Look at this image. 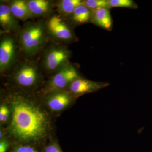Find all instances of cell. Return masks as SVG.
<instances>
[{"mask_svg":"<svg viewBox=\"0 0 152 152\" xmlns=\"http://www.w3.org/2000/svg\"><path fill=\"white\" fill-rule=\"evenodd\" d=\"M82 4L92 11L101 8H108L107 0H83Z\"/></svg>","mask_w":152,"mask_h":152,"instance_id":"cell-17","label":"cell"},{"mask_svg":"<svg viewBox=\"0 0 152 152\" xmlns=\"http://www.w3.org/2000/svg\"><path fill=\"white\" fill-rule=\"evenodd\" d=\"M3 137V133L2 132H1H1H0V137L1 138Z\"/></svg>","mask_w":152,"mask_h":152,"instance_id":"cell-22","label":"cell"},{"mask_svg":"<svg viewBox=\"0 0 152 152\" xmlns=\"http://www.w3.org/2000/svg\"><path fill=\"white\" fill-rule=\"evenodd\" d=\"M108 7H126L136 9L137 5L132 0H107Z\"/></svg>","mask_w":152,"mask_h":152,"instance_id":"cell-16","label":"cell"},{"mask_svg":"<svg viewBox=\"0 0 152 152\" xmlns=\"http://www.w3.org/2000/svg\"><path fill=\"white\" fill-rule=\"evenodd\" d=\"M10 111L8 107L6 105L1 106L0 107V121L1 123H4L7 121Z\"/></svg>","mask_w":152,"mask_h":152,"instance_id":"cell-18","label":"cell"},{"mask_svg":"<svg viewBox=\"0 0 152 152\" xmlns=\"http://www.w3.org/2000/svg\"><path fill=\"white\" fill-rule=\"evenodd\" d=\"M0 72L10 71L20 58L22 54L17 35L0 33Z\"/></svg>","mask_w":152,"mask_h":152,"instance_id":"cell-6","label":"cell"},{"mask_svg":"<svg viewBox=\"0 0 152 152\" xmlns=\"http://www.w3.org/2000/svg\"><path fill=\"white\" fill-rule=\"evenodd\" d=\"M9 147V143L6 140H2L0 142V152H7Z\"/></svg>","mask_w":152,"mask_h":152,"instance_id":"cell-21","label":"cell"},{"mask_svg":"<svg viewBox=\"0 0 152 152\" xmlns=\"http://www.w3.org/2000/svg\"><path fill=\"white\" fill-rule=\"evenodd\" d=\"M109 86L107 82L93 81L81 77L72 82L66 90L76 98L98 91Z\"/></svg>","mask_w":152,"mask_h":152,"instance_id":"cell-8","label":"cell"},{"mask_svg":"<svg viewBox=\"0 0 152 152\" xmlns=\"http://www.w3.org/2000/svg\"><path fill=\"white\" fill-rule=\"evenodd\" d=\"M45 20L47 33L50 42L66 46L78 40L75 33V26L56 12Z\"/></svg>","mask_w":152,"mask_h":152,"instance_id":"cell-5","label":"cell"},{"mask_svg":"<svg viewBox=\"0 0 152 152\" xmlns=\"http://www.w3.org/2000/svg\"><path fill=\"white\" fill-rule=\"evenodd\" d=\"M6 99L10 103L11 120L8 127L10 134L22 142H38L48 134V115L32 97L24 91L8 92Z\"/></svg>","mask_w":152,"mask_h":152,"instance_id":"cell-1","label":"cell"},{"mask_svg":"<svg viewBox=\"0 0 152 152\" xmlns=\"http://www.w3.org/2000/svg\"><path fill=\"white\" fill-rule=\"evenodd\" d=\"M83 0H60L56 1V12L67 19L78 6L82 4Z\"/></svg>","mask_w":152,"mask_h":152,"instance_id":"cell-15","label":"cell"},{"mask_svg":"<svg viewBox=\"0 0 152 152\" xmlns=\"http://www.w3.org/2000/svg\"><path fill=\"white\" fill-rule=\"evenodd\" d=\"M0 26L1 31L15 35L21 28L19 20L11 12L8 1H0Z\"/></svg>","mask_w":152,"mask_h":152,"instance_id":"cell-9","label":"cell"},{"mask_svg":"<svg viewBox=\"0 0 152 152\" xmlns=\"http://www.w3.org/2000/svg\"><path fill=\"white\" fill-rule=\"evenodd\" d=\"M92 10L84 5L78 6L67 20L74 26L91 22Z\"/></svg>","mask_w":152,"mask_h":152,"instance_id":"cell-14","label":"cell"},{"mask_svg":"<svg viewBox=\"0 0 152 152\" xmlns=\"http://www.w3.org/2000/svg\"><path fill=\"white\" fill-rule=\"evenodd\" d=\"M11 70L12 71V77L15 83L22 88L36 86L42 77V71L38 58L36 60L35 58H30L24 56L23 58L21 57Z\"/></svg>","mask_w":152,"mask_h":152,"instance_id":"cell-4","label":"cell"},{"mask_svg":"<svg viewBox=\"0 0 152 152\" xmlns=\"http://www.w3.org/2000/svg\"><path fill=\"white\" fill-rule=\"evenodd\" d=\"M80 77L76 66L70 63L53 75L44 86L43 93L46 95L57 91L66 90L72 82Z\"/></svg>","mask_w":152,"mask_h":152,"instance_id":"cell-7","label":"cell"},{"mask_svg":"<svg viewBox=\"0 0 152 152\" xmlns=\"http://www.w3.org/2000/svg\"><path fill=\"white\" fill-rule=\"evenodd\" d=\"M45 152H62L59 147L56 144H51L46 147Z\"/></svg>","mask_w":152,"mask_h":152,"instance_id":"cell-20","label":"cell"},{"mask_svg":"<svg viewBox=\"0 0 152 152\" xmlns=\"http://www.w3.org/2000/svg\"><path fill=\"white\" fill-rule=\"evenodd\" d=\"M13 152H37L32 147L29 146H20L16 148Z\"/></svg>","mask_w":152,"mask_h":152,"instance_id":"cell-19","label":"cell"},{"mask_svg":"<svg viewBox=\"0 0 152 152\" xmlns=\"http://www.w3.org/2000/svg\"><path fill=\"white\" fill-rule=\"evenodd\" d=\"M11 12L20 20L27 22L30 19H34L28 6L27 0H11L8 1Z\"/></svg>","mask_w":152,"mask_h":152,"instance_id":"cell-13","label":"cell"},{"mask_svg":"<svg viewBox=\"0 0 152 152\" xmlns=\"http://www.w3.org/2000/svg\"><path fill=\"white\" fill-rule=\"evenodd\" d=\"M90 23L104 29L110 31L113 27V20L110 9L101 8L92 11Z\"/></svg>","mask_w":152,"mask_h":152,"instance_id":"cell-12","label":"cell"},{"mask_svg":"<svg viewBox=\"0 0 152 152\" xmlns=\"http://www.w3.org/2000/svg\"><path fill=\"white\" fill-rule=\"evenodd\" d=\"M46 96V103L53 111L62 110L73 102L75 97L66 90L49 93Z\"/></svg>","mask_w":152,"mask_h":152,"instance_id":"cell-10","label":"cell"},{"mask_svg":"<svg viewBox=\"0 0 152 152\" xmlns=\"http://www.w3.org/2000/svg\"><path fill=\"white\" fill-rule=\"evenodd\" d=\"M72 52L66 45L49 41L38 56L42 71L53 75L70 63Z\"/></svg>","mask_w":152,"mask_h":152,"instance_id":"cell-3","label":"cell"},{"mask_svg":"<svg viewBox=\"0 0 152 152\" xmlns=\"http://www.w3.org/2000/svg\"><path fill=\"white\" fill-rule=\"evenodd\" d=\"M17 36L22 54L30 58L39 56L50 41L45 19L25 22Z\"/></svg>","mask_w":152,"mask_h":152,"instance_id":"cell-2","label":"cell"},{"mask_svg":"<svg viewBox=\"0 0 152 152\" xmlns=\"http://www.w3.org/2000/svg\"><path fill=\"white\" fill-rule=\"evenodd\" d=\"M30 10L34 18L45 19L56 12V1L27 0Z\"/></svg>","mask_w":152,"mask_h":152,"instance_id":"cell-11","label":"cell"}]
</instances>
